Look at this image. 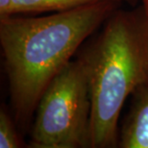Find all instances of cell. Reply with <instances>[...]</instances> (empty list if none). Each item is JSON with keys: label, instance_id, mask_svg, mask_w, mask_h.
Returning a JSON list of instances; mask_svg holds the SVG:
<instances>
[{"label": "cell", "instance_id": "6da1fadb", "mask_svg": "<svg viewBox=\"0 0 148 148\" xmlns=\"http://www.w3.org/2000/svg\"><path fill=\"white\" fill-rule=\"evenodd\" d=\"M115 9L105 0L36 17L0 19V44L17 118H28L54 77Z\"/></svg>", "mask_w": 148, "mask_h": 148}, {"label": "cell", "instance_id": "277c9868", "mask_svg": "<svg viewBox=\"0 0 148 148\" xmlns=\"http://www.w3.org/2000/svg\"><path fill=\"white\" fill-rule=\"evenodd\" d=\"M122 148H148V83L133 93V102L118 137Z\"/></svg>", "mask_w": 148, "mask_h": 148}, {"label": "cell", "instance_id": "ba28073f", "mask_svg": "<svg viewBox=\"0 0 148 148\" xmlns=\"http://www.w3.org/2000/svg\"><path fill=\"white\" fill-rule=\"evenodd\" d=\"M143 7L144 8V10H145L147 16H148V0H143Z\"/></svg>", "mask_w": 148, "mask_h": 148}, {"label": "cell", "instance_id": "5b68a950", "mask_svg": "<svg viewBox=\"0 0 148 148\" xmlns=\"http://www.w3.org/2000/svg\"><path fill=\"white\" fill-rule=\"evenodd\" d=\"M105 0H13L12 16L17 14H38L63 12Z\"/></svg>", "mask_w": 148, "mask_h": 148}, {"label": "cell", "instance_id": "52a82bcc", "mask_svg": "<svg viewBox=\"0 0 148 148\" xmlns=\"http://www.w3.org/2000/svg\"><path fill=\"white\" fill-rule=\"evenodd\" d=\"M13 0H0V19L12 16Z\"/></svg>", "mask_w": 148, "mask_h": 148}, {"label": "cell", "instance_id": "7a4b0ae2", "mask_svg": "<svg viewBox=\"0 0 148 148\" xmlns=\"http://www.w3.org/2000/svg\"><path fill=\"white\" fill-rule=\"evenodd\" d=\"M80 59L90 87V147H114L124 103L148 83V16L144 8L112 14Z\"/></svg>", "mask_w": 148, "mask_h": 148}, {"label": "cell", "instance_id": "8992f818", "mask_svg": "<svg viewBox=\"0 0 148 148\" xmlns=\"http://www.w3.org/2000/svg\"><path fill=\"white\" fill-rule=\"evenodd\" d=\"M20 147V141L14 122L5 111L0 112V148Z\"/></svg>", "mask_w": 148, "mask_h": 148}, {"label": "cell", "instance_id": "3957f363", "mask_svg": "<svg viewBox=\"0 0 148 148\" xmlns=\"http://www.w3.org/2000/svg\"><path fill=\"white\" fill-rule=\"evenodd\" d=\"M91 101L85 66L71 60L49 83L36 109L31 147H90Z\"/></svg>", "mask_w": 148, "mask_h": 148}]
</instances>
